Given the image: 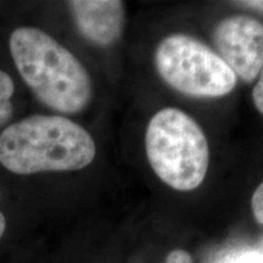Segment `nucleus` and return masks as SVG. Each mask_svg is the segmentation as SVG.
Instances as JSON below:
<instances>
[{"label":"nucleus","mask_w":263,"mask_h":263,"mask_svg":"<svg viewBox=\"0 0 263 263\" xmlns=\"http://www.w3.org/2000/svg\"><path fill=\"white\" fill-rule=\"evenodd\" d=\"M95 155L89 132L58 115H33L0 134V163L21 176L78 171L89 166Z\"/></svg>","instance_id":"obj_1"},{"label":"nucleus","mask_w":263,"mask_h":263,"mask_svg":"<svg viewBox=\"0 0 263 263\" xmlns=\"http://www.w3.org/2000/svg\"><path fill=\"white\" fill-rule=\"evenodd\" d=\"M9 48L22 80L43 104L62 114L83 111L91 100L89 73L64 45L35 27L16 28Z\"/></svg>","instance_id":"obj_2"},{"label":"nucleus","mask_w":263,"mask_h":263,"mask_svg":"<svg viewBox=\"0 0 263 263\" xmlns=\"http://www.w3.org/2000/svg\"><path fill=\"white\" fill-rule=\"evenodd\" d=\"M145 150L151 168L171 188L192 192L205 179L209 141L200 124L179 108L154 115L146 128Z\"/></svg>","instance_id":"obj_3"},{"label":"nucleus","mask_w":263,"mask_h":263,"mask_svg":"<svg viewBox=\"0 0 263 263\" xmlns=\"http://www.w3.org/2000/svg\"><path fill=\"white\" fill-rule=\"evenodd\" d=\"M155 67L164 83L192 98H222L236 85V76L222 58L199 39L176 33L155 51Z\"/></svg>","instance_id":"obj_4"},{"label":"nucleus","mask_w":263,"mask_h":263,"mask_svg":"<svg viewBox=\"0 0 263 263\" xmlns=\"http://www.w3.org/2000/svg\"><path fill=\"white\" fill-rule=\"evenodd\" d=\"M217 54L245 83H252L263 71V24L248 15L222 20L213 31Z\"/></svg>","instance_id":"obj_5"},{"label":"nucleus","mask_w":263,"mask_h":263,"mask_svg":"<svg viewBox=\"0 0 263 263\" xmlns=\"http://www.w3.org/2000/svg\"><path fill=\"white\" fill-rule=\"evenodd\" d=\"M76 27L99 47L114 45L126 24L124 3L118 0H72L67 3Z\"/></svg>","instance_id":"obj_6"},{"label":"nucleus","mask_w":263,"mask_h":263,"mask_svg":"<svg viewBox=\"0 0 263 263\" xmlns=\"http://www.w3.org/2000/svg\"><path fill=\"white\" fill-rule=\"evenodd\" d=\"M15 85L11 77L4 71H0V126H4L12 115L11 98Z\"/></svg>","instance_id":"obj_7"},{"label":"nucleus","mask_w":263,"mask_h":263,"mask_svg":"<svg viewBox=\"0 0 263 263\" xmlns=\"http://www.w3.org/2000/svg\"><path fill=\"white\" fill-rule=\"evenodd\" d=\"M251 210L256 222L263 226V182L256 188L251 197Z\"/></svg>","instance_id":"obj_8"},{"label":"nucleus","mask_w":263,"mask_h":263,"mask_svg":"<svg viewBox=\"0 0 263 263\" xmlns=\"http://www.w3.org/2000/svg\"><path fill=\"white\" fill-rule=\"evenodd\" d=\"M252 100L258 112L263 115V71L258 76L254 90H252Z\"/></svg>","instance_id":"obj_9"},{"label":"nucleus","mask_w":263,"mask_h":263,"mask_svg":"<svg viewBox=\"0 0 263 263\" xmlns=\"http://www.w3.org/2000/svg\"><path fill=\"white\" fill-rule=\"evenodd\" d=\"M228 263H263V254L259 251H248L232 258Z\"/></svg>","instance_id":"obj_10"},{"label":"nucleus","mask_w":263,"mask_h":263,"mask_svg":"<svg viewBox=\"0 0 263 263\" xmlns=\"http://www.w3.org/2000/svg\"><path fill=\"white\" fill-rule=\"evenodd\" d=\"M166 263H193V261L188 252L182 249H176L167 256Z\"/></svg>","instance_id":"obj_11"},{"label":"nucleus","mask_w":263,"mask_h":263,"mask_svg":"<svg viewBox=\"0 0 263 263\" xmlns=\"http://www.w3.org/2000/svg\"><path fill=\"white\" fill-rule=\"evenodd\" d=\"M236 5L244 6L250 10H254L259 14H263V0H248V2H236Z\"/></svg>","instance_id":"obj_12"},{"label":"nucleus","mask_w":263,"mask_h":263,"mask_svg":"<svg viewBox=\"0 0 263 263\" xmlns=\"http://www.w3.org/2000/svg\"><path fill=\"white\" fill-rule=\"evenodd\" d=\"M5 229H6V218L5 216L3 215V212L0 211V239H2L3 235H4Z\"/></svg>","instance_id":"obj_13"},{"label":"nucleus","mask_w":263,"mask_h":263,"mask_svg":"<svg viewBox=\"0 0 263 263\" xmlns=\"http://www.w3.org/2000/svg\"><path fill=\"white\" fill-rule=\"evenodd\" d=\"M258 251H259V252H262V254H263V240L261 241V249H259Z\"/></svg>","instance_id":"obj_14"}]
</instances>
